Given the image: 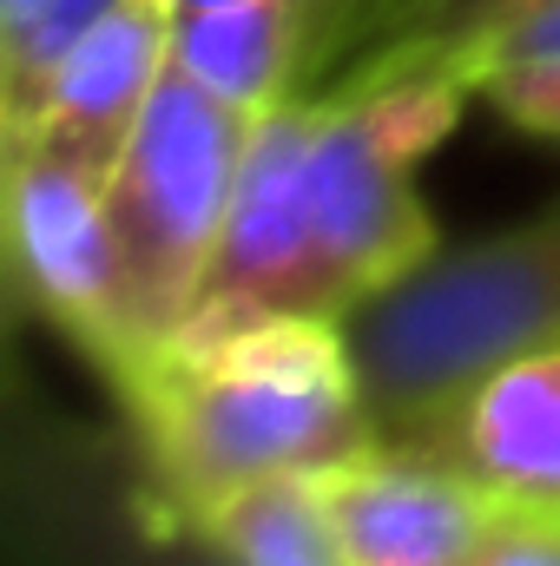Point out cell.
Instances as JSON below:
<instances>
[{"label":"cell","instance_id":"cell-1","mask_svg":"<svg viewBox=\"0 0 560 566\" xmlns=\"http://www.w3.org/2000/svg\"><path fill=\"white\" fill-rule=\"evenodd\" d=\"M120 402L178 501L283 468H330L376 441L343 316L310 310L178 329L120 376Z\"/></svg>","mask_w":560,"mask_h":566},{"label":"cell","instance_id":"cell-3","mask_svg":"<svg viewBox=\"0 0 560 566\" xmlns=\"http://www.w3.org/2000/svg\"><path fill=\"white\" fill-rule=\"evenodd\" d=\"M343 329L376 434L409 441L495 363L560 343V198L495 238L435 244L416 271L356 303Z\"/></svg>","mask_w":560,"mask_h":566},{"label":"cell","instance_id":"cell-19","mask_svg":"<svg viewBox=\"0 0 560 566\" xmlns=\"http://www.w3.org/2000/svg\"><path fill=\"white\" fill-rule=\"evenodd\" d=\"M205 7H245V0H172V13H205Z\"/></svg>","mask_w":560,"mask_h":566},{"label":"cell","instance_id":"cell-8","mask_svg":"<svg viewBox=\"0 0 560 566\" xmlns=\"http://www.w3.org/2000/svg\"><path fill=\"white\" fill-rule=\"evenodd\" d=\"M350 566H468L495 527V501L416 441H363L317 468Z\"/></svg>","mask_w":560,"mask_h":566},{"label":"cell","instance_id":"cell-7","mask_svg":"<svg viewBox=\"0 0 560 566\" xmlns=\"http://www.w3.org/2000/svg\"><path fill=\"white\" fill-rule=\"evenodd\" d=\"M310 133H317L310 93H290L251 119L238 198H231L218 258L205 271L198 310L185 316V329L245 323L271 310H310Z\"/></svg>","mask_w":560,"mask_h":566},{"label":"cell","instance_id":"cell-15","mask_svg":"<svg viewBox=\"0 0 560 566\" xmlns=\"http://www.w3.org/2000/svg\"><path fill=\"white\" fill-rule=\"evenodd\" d=\"M468 566H560V514H521L501 507L481 554Z\"/></svg>","mask_w":560,"mask_h":566},{"label":"cell","instance_id":"cell-17","mask_svg":"<svg viewBox=\"0 0 560 566\" xmlns=\"http://www.w3.org/2000/svg\"><path fill=\"white\" fill-rule=\"evenodd\" d=\"M363 7H376V0H303V27H310V53H317V46H330V40H336V33H343V27H350V20H356Z\"/></svg>","mask_w":560,"mask_h":566},{"label":"cell","instance_id":"cell-18","mask_svg":"<svg viewBox=\"0 0 560 566\" xmlns=\"http://www.w3.org/2000/svg\"><path fill=\"white\" fill-rule=\"evenodd\" d=\"M33 7H40V0H0V33H13V27L33 13Z\"/></svg>","mask_w":560,"mask_h":566},{"label":"cell","instance_id":"cell-2","mask_svg":"<svg viewBox=\"0 0 560 566\" xmlns=\"http://www.w3.org/2000/svg\"><path fill=\"white\" fill-rule=\"evenodd\" d=\"M475 86L428 40H390L356 80L317 99L310 133V310L350 316L442 244L416 171L455 133Z\"/></svg>","mask_w":560,"mask_h":566},{"label":"cell","instance_id":"cell-10","mask_svg":"<svg viewBox=\"0 0 560 566\" xmlns=\"http://www.w3.org/2000/svg\"><path fill=\"white\" fill-rule=\"evenodd\" d=\"M172 66V0H120L40 86L27 119L7 139H40L73 151L93 171H113Z\"/></svg>","mask_w":560,"mask_h":566},{"label":"cell","instance_id":"cell-5","mask_svg":"<svg viewBox=\"0 0 560 566\" xmlns=\"http://www.w3.org/2000/svg\"><path fill=\"white\" fill-rule=\"evenodd\" d=\"M13 566H238L152 461L60 416H20L7 441Z\"/></svg>","mask_w":560,"mask_h":566},{"label":"cell","instance_id":"cell-6","mask_svg":"<svg viewBox=\"0 0 560 566\" xmlns=\"http://www.w3.org/2000/svg\"><path fill=\"white\" fill-rule=\"evenodd\" d=\"M7 258L20 290L120 382L139 356L126 316V258L106 171L40 139H7Z\"/></svg>","mask_w":560,"mask_h":566},{"label":"cell","instance_id":"cell-14","mask_svg":"<svg viewBox=\"0 0 560 566\" xmlns=\"http://www.w3.org/2000/svg\"><path fill=\"white\" fill-rule=\"evenodd\" d=\"M475 99H488L508 126L535 133V139H560V60L554 66H515L475 86Z\"/></svg>","mask_w":560,"mask_h":566},{"label":"cell","instance_id":"cell-4","mask_svg":"<svg viewBox=\"0 0 560 566\" xmlns=\"http://www.w3.org/2000/svg\"><path fill=\"white\" fill-rule=\"evenodd\" d=\"M251 119L205 86H191L178 66H165L152 106L139 113L120 165L106 171V205L126 258V316L133 343L158 349L185 329L198 310L205 271L218 258L238 171H245ZM133 356V363H139Z\"/></svg>","mask_w":560,"mask_h":566},{"label":"cell","instance_id":"cell-12","mask_svg":"<svg viewBox=\"0 0 560 566\" xmlns=\"http://www.w3.org/2000/svg\"><path fill=\"white\" fill-rule=\"evenodd\" d=\"M185 507L238 566H350L317 468L258 474V481H238Z\"/></svg>","mask_w":560,"mask_h":566},{"label":"cell","instance_id":"cell-16","mask_svg":"<svg viewBox=\"0 0 560 566\" xmlns=\"http://www.w3.org/2000/svg\"><path fill=\"white\" fill-rule=\"evenodd\" d=\"M508 7H528V0H403L396 40H455V33H468V27H481Z\"/></svg>","mask_w":560,"mask_h":566},{"label":"cell","instance_id":"cell-11","mask_svg":"<svg viewBox=\"0 0 560 566\" xmlns=\"http://www.w3.org/2000/svg\"><path fill=\"white\" fill-rule=\"evenodd\" d=\"M310 60L303 0H245V7H205L172 13V66L205 86L211 99L238 106L245 119L271 113L297 93V66Z\"/></svg>","mask_w":560,"mask_h":566},{"label":"cell","instance_id":"cell-13","mask_svg":"<svg viewBox=\"0 0 560 566\" xmlns=\"http://www.w3.org/2000/svg\"><path fill=\"white\" fill-rule=\"evenodd\" d=\"M120 0H40L13 33H0V126L27 119V106L40 99V86L53 80V66L113 13Z\"/></svg>","mask_w":560,"mask_h":566},{"label":"cell","instance_id":"cell-9","mask_svg":"<svg viewBox=\"0 0 560 566\" xmlns=\"http://www.w3.org/2000/svg\"><path fill=\"white\" fill-rule=\"evenodd\" d=\"M409 441L462 468L495 507L560 514V343L495 363Z\"/></svg>","mask_w":560,"mask_h":566}]
</instances>
